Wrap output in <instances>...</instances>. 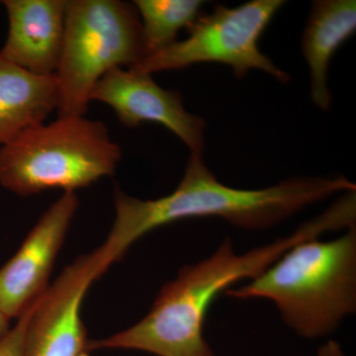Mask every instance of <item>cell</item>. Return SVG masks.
Returning a JSON list of instances; mask_svg holds the SVG:
<instances>
[{
  "instance_id": "cell-1",
  "label": "cell",
  "mask_w": 356,
  "mask_h": 356,
  "mask_svg": "<svg viewBox=\"0 0 356 356\" xmlns=\"http://www.w3.org/2000/svg\"><path fill=\"white\" fill-rule=\"evenodd\" d=\"M351 222L350 209L336 202L291 235L243 254H236L231 238H225L208 259L181 267L177 278L161 287L142 320L113 336L89 341V353L122 350L156 356H214L204 337V323L220 293L243 280H254L298 243L325 232L346 229Z\"/></svg>"
},
{
  "instance_id": "cell-2",
  "label": "cell",
  "mask_w": 356,
  "mask_h": 356,
  "mask_svg": "<svg viewBox=\"0 0 356 356\" xmlns=\"http://www.w3.org/2000/svg\"><path fill=\"white\" fill-rule=\"evenodd\" d=\"M356 191L346 177H296L262 189H238L222 184L204 163L191 154L175 191L156 200L115 189V220L105 242L95 250L106 273L134 243L154 229L195 218H221L245 229L273 228L309 206L337 193Z\"/></svg>"
},
{
  "instance_id": "cell-3",
  "label": "cell",
  "mask_w": 356,
  "mask_h": 356,
  "mask_svg": "<svg viewBox=\"0 0 356 356\" xmlns=\"http://www.w3.org/2000/svg\"><path fill=\"white\" fill-rule=\"evenodd\" d=\"M225 294L273 302L283 322L304 339L331 334L356 312V226L334 240L298 243Z\"/></svg>"
},
{
  "instance_id": "cell-4",
  "label": "cell",
  "mask_w": 356,
  "mask_h": 356,
  "mask_svg": "<svg viewBox=\"0 0 356 356\" xmlns=\"http://www.w3.org/2000/svg\"><path fill=\"white\" fill-rule=\"evenodd\" d=\"M121 158L102 121L58 117L0 147V185L24 197L51 189L76 192L113 175Z\"/></svg>"
},
{
  "instance_id": "cell-5",
  "label": "cell",
  "mask_w": 356,
  "mask_h": 356,
  "mask_svg": "<svg viewBox=\"0 0 356 356\" xmlns=\"http://www.w3.org/2000/svg\"><path fill=\"white\" fill-rule=\"evenodd\" d=\"M144 58L139 14L120 0H65V38L56 79L58 117L86 116L97 81Z\"/></svg>"
},
{
  "instance_id": "cell-6",
  "label": "cell",
  "mask_w": 356,
  "mask_h": 356,
  "mask_svg": "<svg viewBox=\"0 0 356 356\" xmlns=\"http://www.w3.org/2000/svg\"><path fill=\"white\" fill-rule=\"evenodd\" d=\"M284 3L283 0H252L234 8L216 6L210 14L199 16L184 41L142 58L132 67L153 74L200 63H219L229 65L238 79L259 70L286 83L289 74L259 48L261 35Z\"/></svg>"
},
{
  "instance_id": "cell-7",
  "label": "cell",
  "mask_w": 356,
  "mask_h": 356,
  "mask_svg": "<svg viewBox=\"0 0 356 356\" xmlns=\"http://www.w3.org/2000/svg\"><path fill=\"white\" fill-rule=\"evenodd\" d=\"M103 273L95 252L81 255L33 306L22 356H86L88 339L81 320L86 292Z\"/></svg>"
},
{
  "instance_id": "cell-8",
  "label": "cell",
  "mask_w": 356,
  "mask_h": 356,
  "mask_svg": "<svg viewBox=\"0 0 356 356\" xmlns=\"http://www.w3.org/2000/svg\"><path fill=\"white\" fill-rule=\"evenodd\" d=\"M93 100L111 107L126 127L159 124L177 136L191 154H203L205 121L184 108L179 91L161 88L152 74L134 67H115L95 84L90 95Z\"/></svg>"
},
{
  "instance_id": "cell-9",
  "label": "cell",
  "mask_w": 356,
  "mask_h": 356,
  "mask_svg": "<svg viewBox=\"0 0 356 356\" xmlns=\"http://www.w3.org/2000/svg\"><path fill=\"white\" fill-rule=\"evenodd\" d=\"M79 206L76 192H64L0 268V306L10 320L21 317L50 286L54 264Z\"/></svg>"
},
{
  "instance_id": "cell-10",
  "label": "cell",
  "mask_w": 356,
  "mask_h": 356,
  "mask_svg": "<svg viewBox=\"0 0 356 356\" xmlns=\"http://www.w3.org/2000/svg\"><path fill=\"white\" fill-rule=\"evenodd\" d=\"M8 34L0 56L39 76H55L65 38V0H3Z\"/></svg>"
},
{
  "instance_id": "cell-11",
  "label": "cell",
  "mask_w": 356,
  "mask_h": 356,
  "mask_svg": "<svg viewBox=\"0 0 356 356\" xmlns=\"http://www.w3.org/2000/svg\"><path fill=\"white\" fill-rule=\"evenodd\" d=\"M355 30V0L313 2L302 37V53L310 70L311 100L318 108L329 110L331 106L327 83L330 63Z\"/></svg>"
},
{
  "instance_id": "cell-12",
  "label": "cell",
  "mask_w": 356,
  "mask_h": 356,
  "mask_svg": "<svg viewBox=\"0 0 356 356\" xmlns=\"http://www.w3.org/2000/svg\"><path fill=\"white\" fill-rule=\"evenodd\" d=\"M57 108L56 76L32 74L0 56V147Z\"/></svg>"
},
{
  "instance_id": "cell-13",
  "label": "cell",
  "mask_w": 356,
  "mask_h": 356,
  "mask_svg": "<svg viewBox=\"0 0 356 356\" xmlns=\"http://www.w3.org/2000/svg\"><path fill=\"white\" fill-rule=\"evenodd\" d=\"M142 29L144 58L159 53L177 42L178 33L187 30L201 15L200 0H136Z\"/></svg>"
},
{
  "instance_id": "cell-14",
  "label": "cell",
  "mask_w": 356,
  "mask_h": 356,
  "mask_svg": "<svg viewBox=\"0 0 356 356\" xmlns=\"http://www.w3.org/2000/svg\"><path fill=\"white\" fill-rule=\"evenodd\" d=\"M33 306L30 307L3 337H0V356H22L26 325Z\"/></svg>"
},
{
  "instance_id": "cell-15",
  "label": "cell",
  "mask_w": 356,
  "mask_h": 356,
  "mask_svg": "<svg viewBox=\"0 0 356 356\" xmlns=\"http://www.w3.org/2000/svg\"><path fill=\"white\" fill-rule=\"evenodd\" d=\"M317 356H348L344 353L341 344L329 341L318 348Z\"/></svg>"
},
{
  "instance_id": "cell-16",
  "label": "cell",
  "mask_w": 356,
  "mask_h": 356,
  "mask_svg": "<svg viewBox=\"0 0 356 356\" xmlns=\"http://www.w3.org/2000/svg\"><path fill=\"white\" fill-rule=\"evenodd\" d=\"M10 321L0 306V337H3L10 330Z\"/></svg>"
}]
</instances>
